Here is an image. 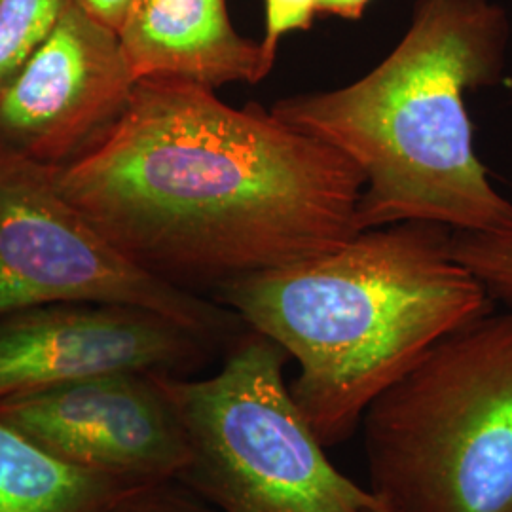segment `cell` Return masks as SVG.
I'll return each mask as SVG.
<instances>
[{
  "mask_svg": "<svg viewBox=\"0 0 512 512\" xmlns=\"http://www.w3.org/2000/svg\"><path fill=\"white\" fill-rule=\"evenodd\" d=\"M145 495V494H143ZM135 503H137V499H135V501H133V505H131V507H133V512H137V509H135ZM129 505V503H128ZM128 505H126V507H122V509H120V511L118 512H128Z\"/></svg>",
  "mask_w": 512,
  "mask_h": 512,
  "instance_id": "obj_17",
  "label": "cell"
},
{
  "mask_svg": "<svg viewBox=\"0 0 512 512\" xmlns=\"http://www.w3.org/2000/svg\"><path fill=\"white\" fill-rule=\"evenodd\" d=\"M361 425L385 512H512V311L442 338Z\"/></svg>",
  "mask_w": 512,
  "mask_h": 512,
  "instance_id": "obj_4",
  "label": "cell"
},
{
  "mask_svg": "<svg viewBox=\"0 0 512 512\" xmlns=\"http://www.w3.org/2000/svg\"><path fill=\"white\" fill-rule=\"evenodd\" d=\"M73 2H76L82 10H86L92 18L114 29L116 33L120 31L131 4V0H73Z\"/></svg>",
  "mask_w": 512,
  "mask_h": 512,
  "instance_id": "obj_15",
  "label": "cell"
},
{
  "mask_svg": "<svg viewBox=\"0 0 512 512\" xmlns=\"http://www.w3.org/2000/svg\"><path fill=\"white\" fill-rule=\"evenodd\" d=\"M509 44V14L494 0H416L403 38L372 71L279 99L272 112L359 169L361 232L399 222L501 230L512 202L476 154L467 97L503 80Z\"/></svg>",
  "mask_w": 512,
  "mask_h": 512,
  "instance_id": "obj_3",
  "label": "cell"
},
{
  "mask_svg": "<svg viewBox=\"0 0 512 512\" xmlns=\"http://www.w3.org/2000/svg\"><path fill=\"white\" fill-rule=\"evenodd\" d=\"M118 37L135 80H183L215 90L258 84L272 71L260 42L234 29L226 0H131Z\"/></svg>",
  "mask_w": 512,
  "mask_h": 512,
  "instance_id": "obj_10",
  "label": "cell"
},
{
  "mask_svg": "<svg viewBox=\"0 0 512 512\" xmlns=\"http://www.w3.org/2000/svg\"><path fill=\"white\" fill-rule=\"evenodd\" d=\"M150 488L65 463L0 421V512H118Z\"/></svg>",
  "mask_w": 512,
  "mask_h": 512,
  "instance_id": "obj_11",
  "label": "cell"
},
{
  "mask_svg": "<svg viewBox=\"0 0 512 512\" xmlns=\"http://www.w3.org/2000/svg\"><path fill=\"white\" fill-rule=\"evenodd\" d=\"M52 175L116 249L169 281L268 272L361 232L365 181L344 154L183 80H137L105 137Z\"/></svg>",
  "mask_w": 512,
  "mask_h": 512,
  "instance_id": "obj_1",
  "label": "cell"
},
{
  "mask_svg": "<svg viewBox=\"0 0 512 512\" xmlns=\"http://www.w3.org/2000/svg\"><path fill=\"white\" fill-rule=\"evenodd\" d=\"M509 23H511V42H512V14L509 16Z\"/></svg>",
  "mask_w": 512,
  "mask_h": 512,
  "instance_id": "obj_18",
  "label": "cell"
},
{
  "mask_svg": "<svg viewBox=\"0 0 512 512\" xmlns=\"http://www.w3.org/2000/svg\"><path fill=\"white\" fill-rule=\"evenodd\" d=\"M190 330L152 311L50 304L0 317V401L114 374H165L188 361Z\"/></svg>",
  "mask_w": 512,
  "mask_h": 512,
  "instance_id": "obj_9",
  "label": "cell"
},
{
  "mask_svg": "<svg viewBox=\"0 0 512 512\" xmlns=\"http://www.w3.org/2000/svg\"><path fill=\"white\" fill-rule=\"evenodd\" d=\"M452 238L442 224L399 222L226 281L222 300L296 361L289 391L323 446L349 439L429 349L494 310Z\"/></svg>",
  "mask_w": 512,
  "mask_h": 512,
  "instance_id": "obj_2",
  "label": "cell"
},
{
  "mask_svg": "<svg viewBox=\"0 0 512 512\" xmlns=\"http://www.w3.org/2000/svg\"><path fill=\"white\" fill-rule=\"evenodd\" d=\"M317 16V0H266V31L260 50L272 69L281 38L293 31H310Z\"/></svg>",
  "mask_w": 512,
  "mask_h": 512,
  "instance_id": "obj_14",
  "label": "cell"
},
{
  "mask_svg": "<svg viewBox=\"0 0 512 512\" xmlns=\"http://www.w3.org/2000/svg\"><path fill=\"white\" fill-rule=\"evenodd\" d=\"M0 421L74 467L156 486L183 475L181 421L158 374H114L0 401Z\"/></svg>",
  "mask_w": 512,
  "mask_h": 512,
  "instance_id": "obj_8",
  "label": "cell"
},
{
  "mask_svg": "<svg viewBox=\"0 0 512 512\" xmlns=\"http://www.w3.org/2000/svg\"><path fill=\"white\" fill-rule=\"evenodd\" d=\"M50 304L152 311L196 336L217 308L116 249L57 188L52 167L0 145V317Z\"/></svg>",
  "mask_w": 512,
  "mask_h": 512,
  "instance_id": "obj_6",
  "label": "cell"
},
{
  "mask_svg": "<svg viewBox=\"0 0 512 512\" xmlns=\"http://www.w3.org/2000/svg\"><path fill=\"white\" fill-rule=\"evenodd\" d=\"M370 512H385L384 509H376V511H370Z\"/></svg>",
  "mask_w": 512,
  "mask_h": 512,
  "instance_id": "obj_19",
  "label": "cell"
},
{
  "mask_svg": "<svg viewBox=\"0 0 512 512\" xmlns=\"http://www.w3.org/2000/svg\"><path fill=\"white\" fill-rule=\"evenodd\" d=\"M67 0H0V88L54 31Z\"/></svg>",
  "mask_w": 512,
  "mask_h": 512,
  "instance_id": "obj_12",
  "label": "cell"
},
{
  "mask_svg": "<svg viewBox=\"0 0 512 512\" xmlns=\"http://www.w3.org/2000/svg\"><path fill=\"white\" fill-rule=\"evenodd\" d=\"M287 353L255 332L205 380L158 374L181 421L186 478L222 512H370L378 497L340 473L296 408Z\"/></svg>",
  "mask_w": 512,
  "mask_h": 512,
  "instance_id": "obj_5",
  "label": "cell"
},
{
  "mask_svg": "<svg viewBox=\"0 0 512 512\" xmlns=\"http://www.w3.org/2000/svg\"><path fill=\"white\" fill-rule=\"evenodd\" d=\"M374 0H317L319 16H334V18L359 21L365 16L366 8Z\"/></svg>",
  "mask_w": 512,
  "mask_h": 512,
  "instance_id": "obj_16",
  "label": "cell"
},
{
  "mask_svg": "<svg viewBox=\"0 0 512 512\" xmlns=\"http://www.w3.org/2000/svg\"><path fill=\"white\" fill-rule=\"evenodd\" d=\"M135 82L118 33L67 0L54 31L0 88V145L63 167L120 120Z\"/></svg>",
  "mask_w": 512,
  "mask_h": 512,
  "instance_id": "obj_7",
  "label": "cell"
},
{
  "mask_svg": "<svg viewBox=\"0 0 512 512\" xmlns=\"http://www.w3.org/2000/svg\"><path fill=\"white\" fill-rule=\"evenodd\" d=\"M452 247L492 298L512 306V224L494 232H454Z\"/></svg>",
  "mask_w": 512,
  "mask_h": 512,
  "instance_id": "obj_13",
  "label": "cell"
}]
</instances>
